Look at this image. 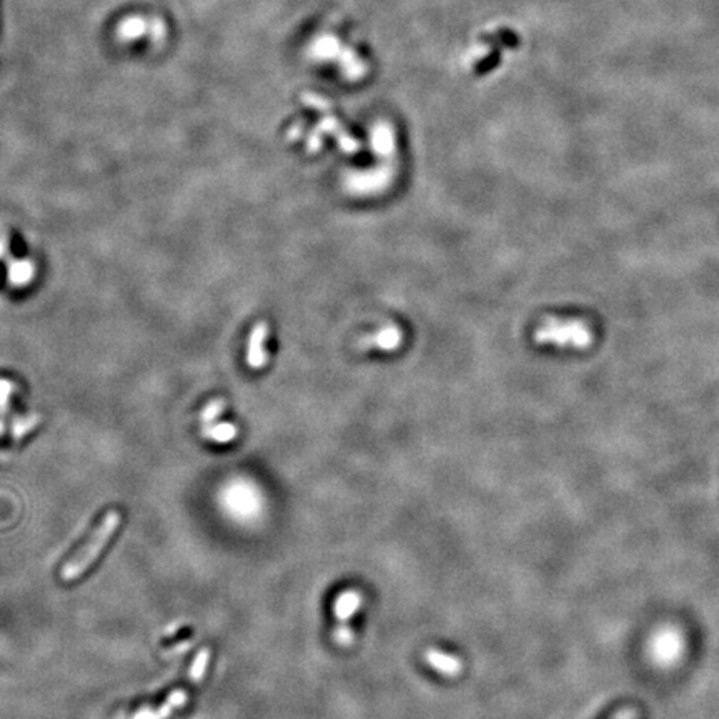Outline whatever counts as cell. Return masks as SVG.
Here are the masks:
<instances>
[{
    "mask_svg": "<svg viewBox=\"0 0 719 719\" xmlns=\"http://www.w3.org/2000/svg\"><path fill=\"white\" fill-rule=\"evenodd\" d=\"M403 332L396 325H385L376 332L370 333L360 341L361 350H380V352H395L402 345Z\"/></svg>",
    "mask_w": 719,
    "mask_h": 719,
    "instance_id": "8992f818",
    "label": "cell"
},
{
    "mask_svg": "<svg viewBox=\"0 0 719 719\" xmlns=\"http://www.w3.org/2000/svg\"><path fill=\"white\" fill-rule=\"evenodd\" d=\"M222 408H223L222 402H214V403L208 404L205 410H203V415H202L203 422H207V423L212 422V420H214L215 416H217L220 411H222Z\"/></svg>",
    "mask_w": 719,
    "mask_h": 719,
    "instance_id": "7c38bea8",
    "label": "cell"
},
{
    "mask_svg": "<svg viewBox=\"0 0 719 719\" xmlns=\"http://www.w3.org/2000/svg\"><path fill=\"white\" fill-rule=\"evenodd\" d=\"M372 145H373V152H375L378 157H388V155H391L393 150H395V142H393L391 132L385 127L376 128L375 133H373V137H372Z\"/></svg>",
    "mask_w": 719,
    "mask_h": 719,
    "instance_id": "9c48e42d",
    "label": "cell"
},
{
    "mask_svg": "<svg viewBox=\"0 0 719 719\" xmlns=\"http://www.w3.org/2000/svg\"><path fill=\"white\" fill-rule=\"evenodd\" d=\"M122 523V514L115 510L105 513V516L102 518L100 523L97 525V528L93 529V533L90 534V538L85 541V545L70 558L69 563H65L62 567L60 578L64 581H73L77 578H80L85 573L90 564L97 560L98 555L102 553L104 546L109 543V540L112 538V534L115 533V529L119 528Z\"/></svg>",
    "mask_w": 719,
    "mask_h": 719,
    "instance_id": "6da1fadb",
    "label": "cell"
},
{
    "mask_svg": "<svg viewBox=\"0 0 719 719\" xmlns=\"http://www.w3.org/2000/svg\"><path fill=\"white\" fill-rule=\"evenodd\" d=\"M203 435L207 436V438L214 440V442H218V443H227V442H231V440L235 438V435H237V428H235L233 425H230V423H223V425H217V426H208L205 431H203Z\"/></svg>",
    "mask_w": 719,
    "mask_h": 719,
    "instance_id": "30bf717a",
    "label": "cell"
},
{
    "mask_svg": "<svg viewBox=\"0 0 719 719\" xmlns=\"http://www.w3.org/2000/svg\"><path fill=\"white\" fill-rule=\"evenodd\" d=\"M363 604V595L356 589H348L338 595L335 601V618L336 628L333 631V639L338 646L348 648L353 644V630L350 621Z\"/></svg>",
    "mask_w": 719,
    "mask_h": 719,
    "instance_id": "277c9868",
    "label": "cell"
},
{
    "mask_svg": "<svg viewBox=\"0 0 719 719\" xmlns=\"http://www.w3.org/2000/svg\"><path fill=\"white\" fill-rule=\"evenodd\" d=\"M425 659L428 665L443 676H458L461 673V661L453 654H446L443 651L431 648V650L425 651Z\"/></svg>",
    "mask_w": 719,
    "mask_h": 719,
    "instance_id": "ba28073f",
    "label": "cell"
},
{
    "mask_svg": "<svg viewBox=\"0 0 719 719\" xmlns=\"http://www.w3.org/2000/svg\"><path fill=\"white\" fill-rule=\"evenodd\" d=\"M393 174L391 168L380 167L376 170L363 172V174H352L345 180V185L350 194L355 195H376L383 192L391 183Z\"/></svg>",
    "mask_w": 719,
    "mask_h": 719,
    "instance_id": "5b68a950",
    "label": "cell"
},
{
    "mask_svg": "<svg viewBox=\"0 0 719 719\" xmlns=\"http://www.w3.org/2000/svg\"><path fill=\"white\" fill-rule=\"evenodd\" d=\"M534 341L540 345H556L558 348H588L593 343V332L581 320L546 318L534 332Z\"/></svg>",
    "mask_w": 719,
    "mask_h": 719,
    "instance_id": "7a4b0ae2",
    "label": "cell"
},
{
    "mask_svg": "<svg viewBox=\"0 0 719 719\" xmlns=\"http://www.w3.org/2000/svg\"><path fill=\"white\" fill-rule=\"evenodd\" d=\"M30 277H32V265H30V263H27V262L15 263L14 269L10 270L12 282H14V284H17V285L29 282Z\"/></svg>",
    "mask_w": 719,
    "mask_h": 719,
    "instance_id": "8fae6325",
    "label": "cell"
},
{
    "mask_svg": "<svg viewBox=\"0 0 719 719\" xmlns=\"http://www.w3.org/2000/svg\"><path fill=\"white\" fill-rule=\"evenodd\" d=\"M266 338H269V327L265 323H258L251 332L250 341H249V355H247V361L251 368H262L263 365L269 360V353L265 352L263 345H265Z\"/></svg>",
    "mask_w": 719,
    "mask_h": 719,
    "instance_id": "52a82bcc",
    "label": "cell"
},
{
    "mask_svg": "<svg viewBox=\"0 0 719 719\" xmlns=\"http://www.w3.org/2000/svg\"><path fill=\"white\" fill-rule=\"evenodd\" d=\"M208 661H210V650L203 648V650L198 651L194 663H192L190 673H188V685L185 687H179V689L172 691V693L168 694V698L160 705L159 709L142 708L137 711L135 716L132 719H170V716H174V713H176L180 708H183V705L188 703L192 689H195V687L202 683Z\"/></svg>",
    "mask_w": 719,
    "mask_h": 719,
    "instance_id": "3957f363",
    "label": "cell"
}]
</instances>
